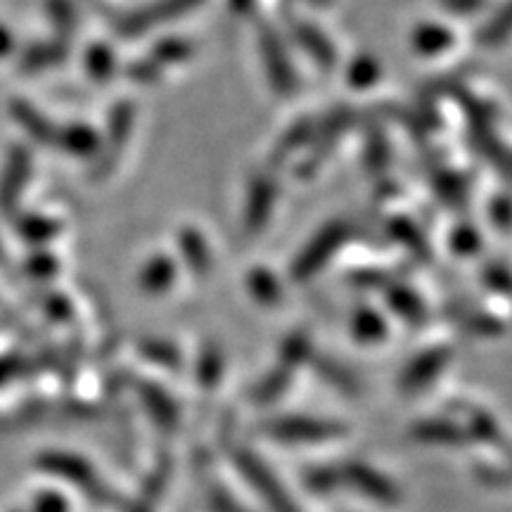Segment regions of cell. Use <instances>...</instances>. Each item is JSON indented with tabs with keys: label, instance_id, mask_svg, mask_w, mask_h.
<instances>
[{
	"label": "cell",
	"instance_id": "ac0fdd59",
	"mask_svg": "<svg viewBox=\"0 0 512 512\" xmlns=\"http://www.w3.org/2000/svg\"><path fill=\"white\" fill-rule=\"evenodd\" d=\"M10 112H12V119H15L17 124L36 140V143H41V145L55 143L57 128L50 124V119L46 117V114H43L41 110H36L31 102L15 100L10 105Z\"/></svg>",
	"mask_w": 512,
	"mask_h": 512
},
{
	"label": "cell",
	"instance_id": "f35d334b",
	"mask_svg": "<svg viewBox=\"0 0 512 512\" xmlns=\"http://www.w3.org/2000/svg\"><path fill=\"white\" fill-rule=\"evenodd\" d=\"M510 34V17H508V8H501V12H498V17L491 19L486 27H482V31H479V43L482 46H501V43H505V38H508Z\"/></svg>",
	"mask_w": 512,
	"mask_h": 512
},
{
	"label": "cell",
	"instance_id": "277c9868",
	"mask_svg": "<svg viewBox=\"0 0 512 512\" xmlns=\"http://www.w3.org/2000/svg\"><path fill=\"white\" fill-rule=\"evenodd\" d=\"M266 434L280 444H323L347 434V427L335 420L309 418V415H285L266 422Z\"/></svg>",
	"mask_w": 512,
	"mask_h": 512
},
{
	"label": "cell",
	"instance_id": "11a10c76",
	"mask_svg": "<svg viewBox=\"0 0 512 512\" xmlns=\"http://www.w3.org/2000/svg\"><path fill=\"white\" fill-rule=\"evenodd\" d=\"M12 46H15V43H12V34L5 27H0V57L8 55Z\"/></svg>",
	"mask_w": 512,
	"mask_h": 512
},
{
	"label": "cell",
	"instance_id": "d4e9b609",
	"mask_svg": "<svg viewBox=\"0 0 512 512\" xmlns=\"http://www.w3.org/2000/svg\"><path fill=\"white\" fill-rule=\"evenodd\" d=\"M453 46V34L448 31L444 24H420L418 29L413 31V48L418 50L420 55H439Z\"/></svg>",
	"mask_w": 512,
	"mask_h": 512
},
{
	"label": "cell",
	"instance_id": "9c48e42d",
	"mask_svg": "<svg viewBox=\"0 0 512 512\" xmlns=\"http://www.w3.org/2000/svg\"><path fill=\"white\" fill-rule=\"evenodd\" d=\"M31 176V152L27 147L15 145L5 157L3 171H0V211L12 214L19 197L27 188Z\"/></svg>",
	"mask_w": 512,
	"mask_h": 512
},
{
	"label": "cell",
	"instance_id": "9f6ffc18",
	"mask_svg": "<svg viewBox=\"0 0 512 512\" xmlns=\"http://www.w3.org/2000/svg\"><path fill=\"white\" fill-rule=\"evenodd\" d=\"M230 8H233L235 12H247L249 8H252L254 0H228Z\"/></svg>",
	"mask_w": 512,
	"mask_h": 512
},
{
	"label": "cell",
	"instance_id": "7402d4cb",
	"mask_svg": "<svg viewBox=\"0 0 512 512\" xmlns=\"http://www.w3.org/2000/svg\"><path fill=\"white\" fill-rule=\"evenodd\" d=\"M290 384H292V370L285 366H275L252 387V401L256 406L275 403L287 392V389H290Z\"/></svg>",
	"mask_w": 512,
	"mask_h": 512
},
{
	"label": "cell",
	"instance_id": "d6986e66",
	"mask_svg": "<svg viewBox=\"0 0 512 512\" xmlns=\"http://www.w3.org/2000/svg\"><path fill=\"white\" fill-rule=\"evenodd\" d=\"M178 249H181L185 266H188L192 273L202 278V275H207L211 271V252L200 230L183 228L181 235H178Z\"/></svg>",
	"mask_w": 512,
	"mask_h": 512
},
{
	"label": "cell",
	"instance_id": "e575fe53",
	"mask_svg": "<svg viewBox=\"0 0 512 512\" xmlns=\"http://www.w3.org/2000/svg\"><path fill=\"white\" fill-rule=\"evenodd\" d=\"M313 124L309 119H299L297 124H292L287 128V133L283 136V140L278 143V150H275V155L278 157H285V155H292L294 150H299L304 143H311L313 138Z\"/></svg>",
	"mask_w": 512,
	"mask_h": 512
},
{
	"label": "cell",
	"instance_id": "ee69618b",
	"mask_svg": "<svg viewBox=\"0 0 512 512\" xmlns=\"http://www.w3.org/2000/svg\"><path fill=\"white\" fill-rule=\"evenodd\" d=\"M389 159V147L384 143V138L380 133H373L368 140V155H366V164L370 171H382L384 164Z\"/></svg>",
	"mask_w": 512,
	"mask_h": 512
},
{
	"label": "cell",
	"instance_id": "b9f144b4",
	"mask_svg": "<svg viewBox=\"0 0 512 512\" xmlns=\"http://www.w3.org/2000/svg\"><path fill=\"white\" fill-rule=\"evenodd\" d=\"M463 325L479 337H496L503 332L501 320L496 316H489V313H472V316H465Z\"/></svg>",
	"mask_w": 512,
	"mask_h": 512
},
{
	"label": "cell",
	"instance_id": "bcb514c9",
	"mask_svg": "<svg viewBox=\"0 0 512 512\" xmlns=\"http://www.w3.org/2000/svg\"><path fill=\"white\" fill-rule=\"evenodd\" d=\"M159 64L152 60V57H145V60H136L128 67V79L136 83H155L159 79Z\"/></svg>",
	"mask_w": 512,
	"mask_h": 512
},
{
	"label": "cell",
	"instance_id": "681fc988",
	"mask_svg": "<svg viewBox=\"0 0 512 512\" xmlns=\"http://www.w3.org/2000/svg\"><path fill=\"white\" fill-rule=\"evenodd\" d=\"M475 475L489 486H508V475H505V470H498V467L479 463L475 467Z\"/></svg>",
	"mask_w": 512,
	"mask_h": 512
},
{
	"label": "cell",
	"instance_id": "6f0895ef",
	"mask_svg": "<svg viewBox=\"0 0 512 512\" xmlns=\"http://www.w3.org/2000/svg\"><path fill=\"white\" fill-rule=\"evenodd\" d=\"M0 256H3V249H0Z\"/></svg>",
	"mask_w": 512,
	"mask_h": 512
},
{
	"label": "cell",
	"instance_id": "db71d44e",
	"mask_svg": "<svg viewBox=\"0 0 512 512\" xmlns=\"http://www.w3.org/2000/svg\"><path fill=\"white\" fill-rule=\"evenodd\" d=\"M491 219L496 221V226L501 230L508 228V200L505 197H498V200L491 202Z\"/></svg>",
	"mask_w": 512,
	"mask_h": 512
},
{
	"label": "cell",
	"instance_id": "44dd1931",
	"mask_svg": "<svg viewBox=\"0 0 512 512\" xmlns=\"http://www.w3.org/2000/svg\"><path fill=\"white\" fill-rule=\"evenodd\" d=\"M311 363H313V370H316V373L323 377L330 387H335L337 392L349 394V396H356L358 392H361V382H358V377L351 373L347 366L337 363L335 358L316 356V358H311Z\"/></svg>",
	"mask_w": 512,
	"mask_h": 512
},
{
	"label": "cell",
	"instance_id": "7dc6e473",
	"mask_svg": "<svg viewBox=\"0 0 512 512\" xmlns=\"http://www.w3.org/2000/svg\"><path fill=\"white\" fill-rule=\"evenodd\" d=\"M27 271L34 275L38 280H46L50 275L57 273V261L53 254L48 252H36L31 259L27 261Z\"/></svg>",
	"mask_w": 512,
	"mask_h": 512
},
{
	"label": "cell",
	"instance_id": "7a4b0ae2",
	"mask_svg": "<svg viewBox=\"0 0 512 512\" xmlns=\"http://www.w3.org/2000/svg\"><path fill=\"white\" fill-rule=\"evenodd\" d=\"M235 467L240 475L252 484V489L261 496L271 512H299L297 503L290 496V491L280 484V479L273 475V470L261 460L252 448H235L233 451Z\"/></svg>",
	"mask_w": 512,
	"mask_h": 512
},
{
	"label": "cell",
	"instance_id": "cb8c5ba5",
	"mask_svg": "<svg viewBox=\"0 0 512 512\" xmlns=\"http://www.w3.org/2000/svg\"><path fill=\"white\" fill-rule=\"evenodd\" d=\"M169 475H171V463L166 458H159V463L155 470H152V475L145 479L143 491H140L138 501L133 503L131 512H155V505L159 501V496H162V491L166 489Z\"/></svg>",
	"mask_w": 512,
	"mask_h": 512
},
{
	"label": "cell",
	"instance_id": "5b68a950",
	"mask_svg": "<svg viewBox=\"0 0 512 512\" xmlns=\"http://www.w3.org/2000/svg\"><path fill=\"white\" fill-rule=\"evenodd\" d=\"M204 0H155V3H147L143 8L128 12L117 22V31L124 38H133L147 31L162 27L166 22H174L176 17H183L200 8Z\"/></svg>",
	"mask_w": 512,
	"mask_h": 512
},
{
	"label": "cell",
	"instance_id": "4fadbf2b",
	"mask_svg": "<svg viewBox=\"0 0 512 512\" xmlns=\"http://www.w3.org/2000/svg\"><path fill=\"white\" fill-rule=\"evenodd\" d=\"M138 396L143 408L155 420L159 430L171 432L178 425V406L171 399V394L164 387H159L155 382H138Z\"/></svg>",
	"mask_w": 512,
	"mask_h": 512
},
{
	"label": "cell",
	"instance_id": "7bdbcfd3",
	"mask_svg": "<svg viewBox=\"0 0 512 512\" xmlns=\"http://www.w3.org/2000/svg\"><path fill=\"white\" fill-rule=\"evenodd\" d=\"M392 233L396 235V240H403L408 245V249H413V252H420V254H425V240H422V235H420V230L413 226L411 221H406V219H396L394 223H392Z\"/></svg>",
	"mask_w": 512,
	"mask_h": 512
},
{
	"label": "cell",
	"instance_id": "52a82bcc",
	"mask_svg": "<svg viewBox=\"0 0 512 512\" xmlns=\"http://www.w3.org/2000/svg\"><path fill=\"white\" fill-rule=\"evenodd\" d=\"M133 124H136V107L131 102H119L110 114V121H107V133L100 140V152L93 159L95 178H105L117 166L121 150H124L128 138H131Z\"/></svg>",
	"mask_w": 512,
	"mask_h": 512
},
{
	"label": "cell",
	"instance_id": "6da1fadb",
	"mask_svg": "<svg viewBox=\"0 0 512 512\" xmlns=\"http://www.w3.org/2000/svg\"><path fill=\"white\" fill-rule=\"evenodd\" d=\"M36 465L41 467L43 472H48V475L60 477L64 482L79 486L88 501L98 505L121 503L117 491H114L112 486L107 484L98 472H95V467L88 463L86 458L74 456V453H64V451H46L38 456Z\"/></svg>",
	"mask_w": 512,
	"mask_h": 512
},
{
	"label": "cell",
	"instance_id": "f5cc1de1",
	"mask_svg": "<svg viewBox=\"0 0 512 512\" xmlns=\"http://www.w3.org/2000/svg\"><path fill=\"white\" fill-rule=\"evenodd\" d=\"M46 311H48L50 316H53V318H57V320H64V318L72 316V309H69L67 299L57 297V294H53V297H48V302H46Z\"/></svg>",
	"mask_w": 512,
	"mask_h": 512
},
{
	"label": "cell",
	"instance_id": "30bf717a",
	"mask_svg": "<svg viewBox=\"0 0 512 512\" xmlns=\"http://www.w3.org/2000/svg\"><path fill=\"white\" fill-rule=\"evenodd\" d=\"M448 361H451V349L446 347H430L420 351V354L403 368V373L399 377V387L406 394L422 392V389L430 387V384L444 373Z\"/></svg>",
	"mask_w": 512,
	"mask_h": 512
},
{
	"label": "cell",
	"instance_id": "e0dca14e",
	"mask_svg": "<svg viewBox=\"0 0 512 512\" xmlns=\"http://www.w3.org/2000/svg\"><path fill=\"white\" fill-rule=\"evenodd\" d=\"M387 304L403 323L411 325V328H420L427 320V306L422 302L418 292H413L406 285H392L387 290Z\"/></svg>",
	"mask_w": 512,
	"mask_h": 512
},
{
	"label": "cell",
	"instance_id": "4dcf8cb0",
	"mask_svg": "<svg viewBox=\"0 0 512 512\" xmlns=\"http://www.w3.org/2000/svg\"><path fill=\"white\" fill-rule=\"evenodd\" d=\"M467 415H470V432L472 437L484 441V444H491V446H498L505 451V439H503V432L501 427L496 425V420L491 418L489 413L479 411V408H467Z\"/></svg>",
	"mask_w": 512,
	"mask_h": 512
},
{
	"label": "cell",
	"instance_id": "4316f807",
	"mask_svg": "<svg viewBox=\"0 0 512 512\" xmlns=\"http://www.w3.org/2000/svg\"><path fill=\"white\" fill-rule=\"evenodd\" d=\"M67 55V41L57 38L55 43H41V46H31L22 57V69L24 72H41V69L50 67V64L62 62V57Z\"/></svg>",
	"mask_w": 512,
	"mask_h": 512
},
{
	"label": "cell",
	"instance_id": "1f68e13d",
	"mask_svg": "<svg viewBox=\"0 0 512 512\" xmlns=\"http://www.w3.org/2000/svg\"><path fill=\"white\" fill-rule=\"evenodd\" d=\"M86 69L95 81L112 79L114 69H117V57H114L112 48L105 46V43H93L86 50Z\"/></svg>",
	"mask_w": 512,
	"mask_h": 512
},
{
	"label": "cell",
	"instance_id": "ab89813d",
	"mask_svg": "<svg viewBox=\"0 0 512 512\" xmlns=\"http://www.w3.org/2000/svg\"><path fill=\"white\" fill-rule=\"evenodd\" d=\"M48 15L55 22L57 31H60V38H64L69 31L74 29L76 22V12L72 0H48Z\"/></svg>",
	"mask_w": 512,
	"mask_h": 512
},
{
	"label": "cell",
	"instance_id": "3957f363",
	"mask_svg": "<svg viewBox=\"0 0 512 512\" xmlns=\"http://www.w3.org/2000/svg\"><path fill=\"white\" fill-rule=\"evenodd\" d=\"M349 223L344 221H330L318 230L313 238L302 247V252L294 256L292 261V278L304 283L323 271L328 261L342 249L344 242L349 238Z\"/></svg>",
	"mask_w": 512,
	"mask_h": 512
},
{
	"label": "cell",
	"instance_id": "60d3db41",
	"mask_svg": "<svg viewBox=\"0 0 512 512\" xmlns=\"http://www.w3.org/2000/svg\"><path fill=\"white\" fill-rule=\"evenodd\" d=\"M482 247V238L472 226H458L451 233V249L460 256H472Z\"/></svg>",
	"mask_w": 512,
	"mask_h": 512
},
{
	"label": "cell",
	"instance_id": "603a6c76",
	"mask_svg": "<svg viewBox=\"0 0 512 512\" xmlns=\"http://www.w3.org/2000/svg\"><path fill=\"white\" fill-rule=\"evenodd\" d=\"M176 280V264L169 256H155L147 261L143 271H140V287L150 294H162L174 285Z\"/></svg>",
	"mask_w": 512,
	"mask_h": 512
},
{
	"label": "cell",
	"instance_id": "d590c367",
	"mask_svg": "<svg viewBox=\"0 0 512 512\" xmlns=\"http://www.w3.org/2000/svg\"><path fill=\"white\" fill-rule=\"evenodd\" d=\"M349 83L354 88H368L373 86L380 76V64H377L375 57L370 55H358L354 62L349 64Z\"/></svg>",
	"mask_w": 512,
	"mask_h": 512
},
{
	"label": "cell",
	"instance_id": "f546056e",
	"mask_svg": "<svg viewBox=\"0 0 512 512\" xmlns=\"http://www.w3.org/2000/svg\"><path fill=\"white\" fill-rule=\"evenodd\" d=\"M247 285L256 302L264 306H273L280 299V294H283L275 275L271 271H266V268H254V271L249 273Z\"/></svg>",
	"mask_w": 512,
	"mask_h": 512
},
{
	"label": "cell",
	"instance_id": "ba28073f",
	"mask_svg": "<svg viewBox=\"0 0 512 512\" xmlns=\"http://www.w3.org/2000/svg\"><path fill=\"white\" fill-rule=\"evenodd\" d=\"M339 475H342V484H349L351 489H356L358 494L370 498V501L382 505H396L401 501L399 486L387 475H382L380 470H375L368 463H361V460H351V463L339 467Z\"/></svg>",
	"mask_w": 512,
	"mask_h": 512
},
{
	"label": "cell",
	"instance_id": "836d02e7",
	"mask_svg": "<svg viewBox=\"0 0 512 512\" xmlns=\"http://www.w3.org/2000/svg\"><path fill=\"white\" fill-rule=\"evenodd\" d=\"M190 53H192V46L188 41H183V38H166V41L157 43L150 57L159 64V67H164V64H176V62L188 60Z\"/></svg>",
	"mask_w": 512,
	"mask_h": 512
},
{
	"label": "cell",
	"instance_id": "5bb4252c",
	"mask_svg": "<svg viewBox=\"0 0 512 512\" xmlns=\"http://www.w3.org/2000/svg\"><path fill=\"white\" fill-rule=\"evenodd\" d=\"M100 140V133L95 131L93 126L81 124V121L57 128L55 133V143L60 145L67 155L81 159H95V155L100 152Z\"/></svg>",
	"mask_w": 512,
	"mask_h": 512
},
{
	"label": "cell",
	"instance_id": "484cf974",
	"mask_svg": "<svg viewBox=\"0 0 512 512\" xmlns=\"http://www.w3.org/2000/svg\"><path fill=\"white\" fill-rule=\"evenodd\" d=\"M138 351L140 356L147 358V361L157 363V366H162L166 370H178L183 363L181 351H178L176 344L169 342V339L145 337L138 342Z\"/></svg>",
	"mask_w": 512,
	"mask_h": 512
},
{
	"label": "cell",
	"instance_id": "8992f818",
	"mask_svg": "<svg viewBox=\"0 0 512 512\" xmlns=\"http://www.w3.org/2000/svg\"><path fill=\"white\" fill-rule=\"evenodd\" d=\"M259 50H261V62H264L268 83L280 98H290L297 93L299 79L294 72V64L287 55L285 43L280 41V36L275 34L271 27L259 29Z\"/></svg>",
	"mask_w": 512,
	"mask_h": 512
},
{
	"label": "cell",
	"instance_id": "8fae6325",
	"mask_svg": "<svg viewBox=\"0 0 512 512\" xmlns=\"http://www.w3.org/2000/svg\"><path fill=\"white\" fill-rule=\"evenodd\" d=\"M275 207V183L271 176H254L249 183L245 211H242V230L247 235H259L268 226Z\"/></svg>",
	"mask_w": 512,
	"mask_h": 512
},
{
	"label": "cell",
	"instance_id": "7c38bea8",
	"mask_svg": "<svg viewBox=\"0 0 512 512\" xmlns=\"http://www.w3.org/2000/svg\"><path fill=\"white\" fill-rule=\"evenodd\" d=\"M347 124H349V112L347 110H337V112H332L328 119H325V126L320 128V131H313L311 152H309V157L304 159L299 176H311L313 171H316L318 166L323 164L325 159H328L330 150L335 147L339 136L347 131Z\"/></svg>",
	"mask_w": 512,
	"mask_h": 512
},
{
	"label": "cell",
	"instance_id": "ffe728a7",
	"mask_svg": "<svg viewBox=\"0 0 512 512\" xmlns=\"http://www.w3.org/2000/svg\"><path fill=\"white\" fill-rule=\"evenodd\" d=\"M387 332L384 316L373 306H358L351 316V335L356 337L358 344H380Z\"/></svg>",
	"mask_w": 512,
	"mask_h": 512
},
{
	"label": "cell",
	"instance_id": "d6a6232c",
	"mask_svg": "<svg viewBox=\"0 0 512 512\" xmlns=\"http://www.w3.org/2000/svg\"><path fill=\"white\" fill-rule=\"evenodd\" d=\"M311 358V342L306 332H294L285 339L283 349H280V366L294 370L299 363L309 361Z\"/></svg>",
	"mask_w": 512,
	"mask_h": 512
},
{
	"label": "cell",
	"instance_id": "9a60e30c",
	"mask_svg": "<svg viewBox=\"0 0 512 512\" xmlns=\"http://www.w3.org/2000/svg\"><path fill=\"white\" fill-rule=\"evenodd\" d=\"M292 34L297 38L299 48L306 50V55L318 64L320 69H332L337 64V50L332 41L311 22H297L292 27Z\"/></svg>",
	"mask_w": 512,
	"mask_h": 512
},
{
	"label": "cell",
	"instance_id": "c3c4849f",
	"mask_svg": "<svg viewBox=\"0 0 512 512\" xmlns=\"http://www.w3.org/2000/svg\"><path fill=\"white\" fill-rule=\"evenodd\" d=\"M484 280H486V285L491 287V290H496V292H501V294L508 292L510 275H508V268H505V266H491L489 271H486Z\"/></svg>",
	"mask_w": 512,
	"mask_h": 512
},
{
	"label": "cell",
	"instance_id": "8d00e7d4",
	"mask_svg": "<svg viewBox=\"0 0 512 512\" xmlns=\"http://www.w3.org/2000/svg\"><path fill=\"white\" fill-rule=\"evenodd\" d=\"M306 486L316 494H330L342 484V475H339V467H311L306 472Z\"/></svg>",
	"mask_w": 512,
	"mask_h": 512
},
{
	"label": "cell",
	"instance_id": "816d5d0a",
	"mask_svg": "<svg viewBox=\"0 0 512 512\" xmlns=\"http://www.w3.org/2000/svg\"><path fill=\"white\" fill-rule=\"evenodd\" d=\"M441 5L453 15H472L484 8V0H441Z\"/></svg>",
	"mask_w": 512,
	"mask_h": 512
},
{
	"label": "cell",
	"instance_id": "83f0119b",
	"mask_svg": "<svg viewBox=\"0 0 512 512\" xmlns=\"http://www.w3.org/2000/svg\"><path fill=\"white\" fill-rule=\"evenodd\" d=\"M223 368H226V363H223V351L219 349V344H204L200 358H197V382L204 389H214L221 382Z\"/></svg>",
	"mask_w": 512,
	"mask_h": 512
},
{
	"label": "cell",
	"instance_id": "f6af8a7d",
	"mask_svg": "<svg viewBox=\"0 0 512 512\" xmlns=\"http://www.w3.org/2000/svg\"><path fill=\"white\" fill-rule=\"evenodd\" d=\"M31 512H69V503L57 491H41L31 501Z\"/></svg>",
	"mask_w": 512,
	"mask_h": 512
},
{
	"label": "cell",
	"instance_id": "f907efd6",
	"mask_svg": "<svg viewBox=\"0 0 512 512\" xmlns=\"http://www.w3.org/2000/svg\"><path fill=\"white\" fill-rule=\"evenodd\" d=\"M22 368H24L22 358L0 356V387H3V384H8L10 380H15V377L22 373Z\"/></svg>",
	"mask_w": 512,
	"mask_h": 512
},
{
	"label": "cell",
	"instance_id": "f1b7e54d",
	"mask_svg": "<svg viewBox=\"0 0 512 512\" xmlns=\"http://www.w3.org/2000/svg\"><path fill=\"white\" fill-rule=\"evenodd\" d=\"M17 233L27 242H31V245H43V242H50L57 233H60V223L48 219V216L31 214L19 221Z\"/></svg>",
	"mask_w": 512,
	"mask_h": 512
},
{
	"label": "cell",
	"instance_id": "2e32d148",
	"mask_svg": "<svg viewBox=\"0 0 512 512\" xmlns=\"http://www.w3.org/2000/svg\"><path fill=\"white\" fill-rule=\"evenodd\" d=\"M411 437L422 444H434V446H460L467 441V432L463 427L456 425L453 420L446 418H430V420H418L411 427Z\"/></svg>",
	"mask_w": 512,
	"mask_h": 512
},
{
	"label": "cell",
	"instance_id": "74e56055",
	"mask_svg": "<svg viewBox=\"0 0 512 512\" xmlns=\"http://www.w3.org/2000/svg\"><path fill=\"white\" fill-rule=\"evenodd\" d=\"M207 505L211 512H249L238 498H235L226 486L211 482L207 486Z\"/></svg>",
	"mask_w": 512,
	"mask_h": 512
}]
</instances>
